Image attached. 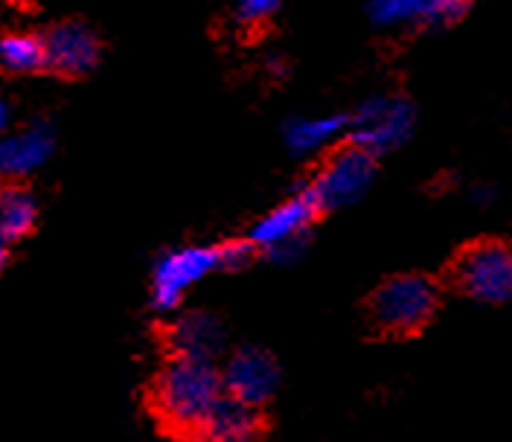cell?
<instances>
[{"instance_id":"9a60e30c","label":"cell","mask_w":512,"mask_h":442,"mask_svg":"<svg viewBox=\"0 0 512 442\" xmlns=\"http://www.w3.org/2000/svg\"><path fill=\"white\" fill-rule=\"evenodd\" d=\"M47 64L44 38H35L27 32H15L0 38V67L9 73H32Z\"/></svg>"},{"instance_id":"8992f818","label":"cell","mask_w":512,"mask_h":442,"mask_svg":"<svg viewBox=\"0 0 512 442\" xmlns=\"http://www.w3.org/2000/svg\"><path fill=\"white\" fill-rule=\"evenodd\" d=\"M411 131H414L411 102H405L402 96H373L350 117L347 137L352 146L376 158L402 146L411 137Z\"/></svg>"},{"instance_id":"5b68a950","label":"cell","mask_w":512,"mask_h":442,"mask_svg":"<svg viewBox=\"0 0 512 442\" xmlns=\"http://www.w3.org/2000/svg\"><path fill=\"white\" fill-rule=\"evenodd\" d=\"M224 268L222 248L210 245H187L166 251L155 262L152 271V306L155 312H178L184 297L190 294L201 280H207L213 271Z\"/></svg>"},{"instance_id":"277c9868","label":"cell","mask_w":512,"mask_h":442,"mask_svg":"<svg viewBox=\"0 0 512 442\" xmlns=\"http://www.w3.org/2000/svg\"><path fill=\"white\" fill-rule=\"evenodd\" d=\"M323 213L318 198L312 195L309 187L297 190L288 201L277 204L271 213H265L256 221L248 242L256 251H262L271 262L291 265L297 262L306 251V239H309V227L312 221Z\"/></svg>"},{"instance_id":"8fae6325","label":"cell","mask_w":512,"mask_h":442,"mask_svg":"<svg viewBox=\"0 0 512 442\" xmlns=\"http://www.w3.org/2000/svg\"><path fill=\"white\" fill-rule=\"evenodd\" d=\"M47 47V64L67 76L88 73L99 59L96 35L82 24H59L44 38Z\"/></svg>"},{"instance_id":"e0dca14e","label":"cell","mask_w":512,"mask_h":442,"mask_svg":"<svg viewBox=\"0 0 512 442\" xmlns=\"http://www.w3.org/2000/svg\"><path fill=\"white\" fill-rule=\"evenodd\" d=\"M280 3H283V0H239V3H236V18H239L242 24L254 27V24L268 21V18L280 9Z\"/></svg>"},{"instance_id":"ac0fdd59","label":"cell","mask_w":512,"mask_h":442,"mask_svg":"<svg viewBox=\"0 0 512 442\" xmlns=\"http://www.w3.org/2000/svg\"><path fill=\"white\" fill-rule=\"evenodd\" d=\"M469 6H472V0H434L428 24H454L469 12Z\"/></svg>"},{"instance_id":"2e32d148","label":"cell","mask_w":512,"mask_h":442,"mask_svg":"<svg viewBox=\"0 0 512 442\" xmlns=\"http://www.w3.org/2000/svg\"><path fill=\"white\" fill-rule=\"evenodd\" d=\"M434 0H373L370 18L382 27H399V24H416L428 21Z\"/></svg>"},{"instance_id":"3957f363","label":"cell","mask_w":512,"mask_h":442,"mask_svg":"<svg viewBox=\"0 0 512 442\" xmlns=\"http://www.w3.org/2000/svg\"><path fill=\"white\" fill-rule=\"evenodd\" d=\"M454 288L480 306H501L512 300V242L480 239L457 253L451 265Z\"/></svg>"},{"instance_id":"6da1fadb","label":"cell","mask_w":512,"mask_h":442,"mask_svg":"<svg viewBox=\"0 0 512 442\" xmlns=\"http://www.w3.org/2000/svg\"><path fill=\"white\" fill-rule=\"evenodd\" d=\"M224 396L222 370L216 361L172 355L155 379L152 402L160 422L175 434L190 437L195 425L213 411V405Z\"/></svg>"},{"instance_id":"44dd1931","label":"cell","mask_w":512,"mask_h":442,"mask_svg":"<svg viewBox=\"0 0 512 442\" xmlns=\"http://www.w3.org/2000/svg\"><path fill=\"white\" fill-rule=\"evenodd\" d=\"M6 259H9V251H6V242L0 239V271H3V265H6Z\"/></svg>"},{"instance_id":"5bb4252c","label":"cell","mask_w":512,"mask_h":442,"mask_svg":"<svg viewBox=\"0 0 512 442\" xmlns=\"http://www.w3.org/2000/svg\"><path fill=\"white\" fill-rule=\"evenodd\" d=\"M38 207L30 192L21 187H0V239L9 245L15 239H24L35 227Z\"/></svg>"},{"instance_id":"4fadbf2b","label":"cell","mask_w":512,"mask_h":442,"mask_svg":"<svg viewBox=\"0 0 512 442\" xmlns=\"http://www.w3.org/2000/svg\"><path fill=\"white\" fill-rule=\"evenodd\" d=\"M350 128V117L323 114V117H300L286 126V146L294 155H315L335 143Z\"/></svg>"},{"instance_id":"9c48e42d","label":"cell","mask_w":512,"mask_h":442,"mask_svg":"<svg viewBox=\"0 0 512 442\" xmlns=\"http://www.w3.org/2000/svg\"><path fill=\"white\" fill-rule=\"evenodd\" d=\"M53 146V128L44 123L0 134V181H18L38 172L53 155Z\"/></svg>"},{"instance_id":"7a4b0ae2","label":"cell","mask_w":512,"mask_h":442,"mask_svg":"<svg viewBox=\"0 0 512 442\" xmlns=\"http://www.w3.org/2000/svg\"><path fill=\"white\" fill-rule=\"evenodd\" d=\"M440 309V288L431 277L402 274L393 277L370 300V323L393 338H411L422 332Z\"/></svg>"},{"instance_id":"ba28073f","label":"cell","mask_w":512,"mask_h":442,"mask_svg":"<svg viewBox=\"0 0 512 442\" xmlns=\"http://www.w3.org/2000/svg\"><path fill=\"white\" fill-rule=\"evenodd\" d=\"M222 384L227 396L251 408H262L280 390V367L265 349L242 347L224 361Z\"/></svg>"},{"instance_id":"ffe728a7","label":"cell","mask_w":512,"mask_h":442,"mask_svg":"<svg viewBox=\"0 0 512 442\" xmlns=\"http://www.w3.org/2000/svg\"><path fill=\"white\" fill-rule=\"evenodd\" d=\"M9 120H12V108H9V99L0 94V134L9 131Z\"/></svg>"},{"instance_id":"52a82bcc","label":"cell","mask_w":512,"mask_h":442,"mask_svg":"<svg viewBox=\"0 0 512 442\" xmlns=\"http://www.w3.org/2000/svg\"><path fill=\"white\" fill-rule=\"evenodd\" d=\"M373 175H376V158L350 143L320 166L309 190L318 198L320 210H341L355 204L370 190Z\"/></svg>"},{"instance_id":"d6986e66","label":"cell","mask_w":512,"mask_h":442,"mask_svg":"<svg viewBox=\"0 0 512 442\" xmlns=\"http://www.w3.org/2000/svg\"><path fill=\"white\" fill-rule=\"evenodd\" d=\"M254 245L251 242H230L222 248V262L227 271H236V268H245L254 256Z\"/></svg>"},{"instance_id":"7c38bea8","label":"cell","mask_w":512,"mask_h":442,"mask_svg":"<svg viewBox=\"0 0 512 442\" xmlns=\"http://www.w3.org/2000/svg\"><path fill=\"white\" fill-rule=\"evenodd\" d=\"M169 349H172V355L216 361L224 349L222 323L207 312L181 315L169 329Z\"/></svg>"},{"instance_id":"30bf717a","label":"cell","mask_w":512,"mask_h":442,"mask_svg":"<svg viewBox=\"0 0 512 442\" xmlns=\"http://www.w3.org/2000/svg\"><path fill=\"white\" fill-rule=\"evenodd\" d=\"M262 434V416L259 408H251L233 396L224 393L222 399L213 405L195 431L187 440L190 442H256Z\"/></svg>"}]
</instances>
